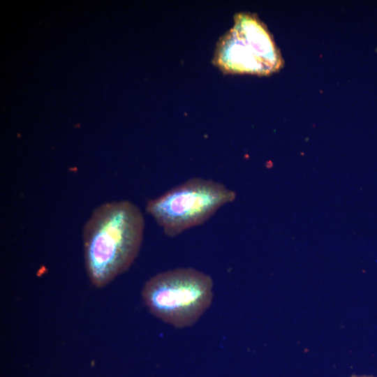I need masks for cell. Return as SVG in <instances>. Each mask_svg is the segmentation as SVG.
<instances>
[{
	"label": "cell",
	"mask_w": 377,
	"mask_h": 377,
	"mask_svg": "<svg viewBox=\"0 0 377 377\" xmlns=\"http://www.w3.org/2000/svg\"><path fill=\"white\" fill-rule=\"evenodd\" d=\"M144 228L141 210L129 200L105 202L94 209L82 231L85 268L94 286H107L130 268Z\"/></svg>",
	"instance_id": "6da1fadb"
},
{
	"label": "cell",
	"mask_w": 377,
	"mask_h": 377,
	"mask_svg": "<svg viewBox=\"0 0 377 377\" xmlns=\"http://www.w3.org/2000/svg\"><path fill=\"white\" fill-rule=\"evenodd\" d=\"M214 282L208 274L191 267L169 269L151 277L142 290L151 314L172 327L194 325L210 306Z\"/></svg>",
	"instance_id": "7a4b0ae2"
},
{
	"label": "cell",
	"mask_w": 377,
	"mask_h": 377,
	"mask_svg": "<svg viewBox=\"0 0 377 377\" xmlns=\"http://www.w3.org/2000/svg\"><path fill=\"white\" fill-rule=\"evenodd\" d=\"M237 193L223 183L192 177L146 204V212L175 237L209 220L223 206L233 202Z\"/></svg>",
	"instance_id": "3957f363"
},
{
	"label": "cell",
	"mask_w": 377,
	"mask_h": 377,
	"mask_svg": "<svg viewBox=\"0 0 377 377\" xmlns=\"http://www.w3.org/2000/svg\"><path fill=\"white\" fill-rule=\"evenodd\" d=\"M214 60L226 73L258 75H269L283 65L266 26L250 13L235 16V24L218 43Z\"/></svg>",
	"instance_id": "277c9868"
},
{
	"label": "cell",
	"mask_w": 377,
	"mask_h": 377,
	"mask_svg": "<svg viewBox=\"0 0 377 377\" xmlns=\"http://www.w3.org/2000/svg\"><path fill=\"white\" fill-rule=\"evenodd\" d=\"M351 377H374L373 376H357V375H353Z\"/></svg>",
	"instance_id": "5b68a950"
}]
</instances>
